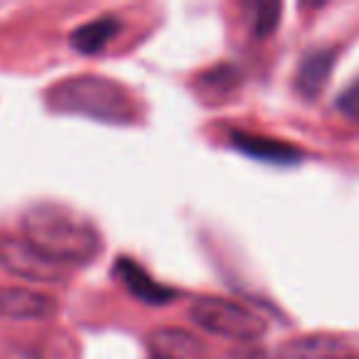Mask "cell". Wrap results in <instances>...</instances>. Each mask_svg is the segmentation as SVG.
Returning <instances> with one entry per match:
<instances>
[{"instance_id": "cell-1", "label": "cell", "mask_w": 359, "mask_h": 359, "mask_svg": "<svg viewBox=\"0 0 359 359\" xmlns=\"http://www.w3.org/2000/svg\"><path fill=\"white\" fill-rule=\"evenodd\" d=\"M22 229L32 246L67 269L86 264L101 249V239L94 226L81 217L69 215L60 205L30 207L22 217Z\"/></svg>"}, {"instance_id": "cell-2", "label": "cell", "mask_w": 359, "mask_h": 359, "mask_svg": "<svg viewBox=\"0 0 359 359\" xmlns=\"http://www.w3.org/2000/svg\"><path fill=\"white\" fill-rule=\"evenodd\" d=\"M55 104L65 111L96 116L104 121H126L130 116V101L121 86L99 76H76L57 86Z\"/></svg>"}, {"instance_id": "cell-3", "label": "cell", "mask_w": 359, "mask_h": 359, "mask_svg": "<svg viewBox=\"0 0 359 359\" xmlns=\"http://www.w3.org/2000/svg\"><path fill=\"white\" fill-rule=\"evenodd\" d=\"M192 320L212 334L251 342L266 332V323L254 310L224 298H200L190 310Z\"/></svg>"}, {"instance_id": "cell-4", "label": "cell", "mask_w": 359, "mask_h": 359, "mask_svg": "<svg viewBox=\"0 0 359 359\" xmlns=\"http://www.w3.org/2000/svg\"><path fill=\"white\" fill-rule=\"evenodd\" d=\"M0 266L11 271L13 276H20L27 280H45L57 283L67 276V266L52 261L42 254L37 246H32L25 236L0 234Z\"/></svg>"}, {"instance_id": "cell-5", "label": "cell", "mask_w": 359, "mask_h": 359, "mask_svg": "<svg viewBox=\"0 0 359 359\" xmlns=\"http://www.w3.org/2000/svg\"><path fill=\"white\" fill-rule=\"evenodd\" d=\"M57 313V300L25 288L0 290V315L11 320H47Z\"/></svg>"}, {"instance_id": "cell-6", "label": "cell", "mask_w": 359, "mask_h": 359, "mask_svg": "<svg viewBox=\"0 0 359 359\" xmlns=\"http://www.w3.org/2000/svg\"><path fill=\"white\" fill-rule=\"evenodd\" d=\"M118 30L121 25L116 18H96V20L86 22V25L76 27L72 32V47L79 52H86V55H94V52L104 50Z\"/></svg>"}, {"instance_id": "cell-7", "label": "cell", "mask_w": 359, "mask_h": 359, "mask_svg": "<svg viewBox=\"0 0 359 359\" xmlns=\"http://www.w3.org/2000/svg\"><path fill=\"white\" fill-rule=\"evenodd\" d=\"M116 273H118V278H123V283L128 285L138 298L148 300V303H168V300L175 295L172 290H165L163 285L153 283V280H150L138 266L130 264L128 259L116 264Z\"/></svg>"}, {"instance_id": "cell-8", "label": "cell", "mask_w": 359, "mask_h": 359, "mask_svg": "<svg viewBox=\"0 0 359 359\" xmlns=\"http://www.w3.org/2000/svg\"><path fill=\"white\" fill-rule=\"evenodd\" d=\"M298 359H349V349L337 337H305L293 344Z\"/></svg>"}, {"instance_id": "cell-9", "label": "cell", "mask_w": 359, "mask_h": 359, "mask_svg": "<svg viewBox=\"0 0 359 359\" xmlns=\"http://www.w3.org/2000/svg\"><path fill=\"white\" fill-rule=\"evenodd\" d=\"M234 143L241 145L249 155H256V158L264 160H278V163H285V160H295V150L290 145L283 143H273L269 138H251V135L236 133Z\"/></svg>"}, {"instance_id": "cell-10", "label": "cell", "mask_w": 359, "mask_h": 359, "mask_svg": "<svg viewBox=\"0 0 359 359\" xmlns=\"http://www.w3.org/2000/svg\"><path fill=\"white\" fill-rule=\"evenodd\" d=\"M327 72H330V55L308 57L303 72H300V86H303L308 94H315V91L323 89L325 79H327Z\"/></svg>"}, {"instance_id": "cell-11", "label": "cell", "mask_w": 359, "mask_h": 359, "mask_svg": "<svg viewBox=\"0 0 359 359\" xmlns=\"http://www.w3.org/2000/svg\"><path fill=\"white\" fill-rule=\"evenodd\" d=\"M344 106H347L354 116H359V86H354V89L344 96Z\"/></svg>"}, {"instance_id": "cell-12", "label": "cell", "mask_w": 359, "mask_h": 359, "mask_svg": "<svg viewBox=\"0 0 359 359\" xmlns=\"http://www.w3.org/2000/svg\"><path fill=\"white\" fill-rule=\"evenodd\" d=\"M148 359H165V357H158V354H153V357H148Z\"/></svg>"}]
</instances>
